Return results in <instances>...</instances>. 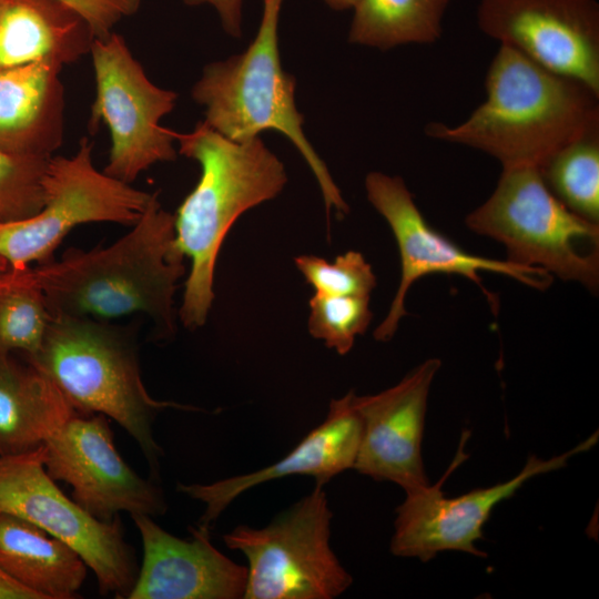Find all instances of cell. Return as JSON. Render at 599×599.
<instances>
[{"label":"cell","instance_id":"6da1fadb","mask_svg":"<svg viewBox=\"0 0 599 599\" xmlns=\"http://www.w3.org/2000/svg\"><path fill=\"white\" fill-rule=\"evenodd\" d=\"M184 258L175 244L174 215L162 209L155 193L139 221L111 245L70 248L32 272L53 317L111 321L144 314L170 336Z\"/></svg>","mask_w":599,"mask_h":599},{"label":"cell","instance_id":"7a4b0ae2","mask_svg":"<svg viewBox=\"0 0 599 599\" xmlns=\"http://www.w3.org/2000/svg\"><path fill=\"white\" fill-rule=\"evenodd\" d=\"M486 100L458 125L432 122L425 133L497 159L502 167L540 169L570 143L599 132L593 91L500 44L486 75Z\"/></svg>","mask_w":599,"mask_h":599},{"label":"cell","instance_id":"3957f363","mask_svg":"<svg viewBox=\"0 0 599 599\" xmlns=\"http://www.w3.org/2000/svg\"><path fill=\"white\" fill-rule=\"evenodd\" d=\"M179 153L196 161L201 175L174 215L175 244L191 261L179 317L189 329L203 326L214 301V270L222 243L237 217L274 199L287 182L280 159L258 138L230 140L204 121L173 131Z\"/></svg>","mask_w":599,"mask_h":599},{"label":"cell","instance_id":"277c9868","mask_svg":"<svg viewBox=\"0 0 599 599\" xmlns=\"http://www.w3.org/2000/svg\"><path fill=\"white\" fill-rule=\"evenodd\" d=\"M57 385L75 412L102 414L133 437L154 480L163 450L153 423L166 408L200 410L153 398L143 384L133 333L110 321L53 317L40 349L23 356Z\"/></svg>","mask_w":599,"mask_h":599},{"label":"cell","instance_id":"5b68a950","mask_svg":"<svg viewBox=\"0 0 599 599\" xmlns=\"http://www.w3.org/2000/svg\"><path fill=\"white\" fill-rule=\"evenodd\" d=\"M257 33L246 50L204 67L193 85V100L204 108V122L236 141L263 131L283 133L302 154L322 191L327 211L348 212L325 163L303 132L304 118L295 105V77L285 72L278 51V19L283 0H262Z\"/></svg>","mask_w":599,"mask_h":599},{"label":"cell","instance_id":"8992f818","mask_svg":"<svg viewBox=\"0 0 599 599\" xmlns=\"http://www.w3.org/2000/svg\"><path fill=\"white\" fill-rule=\"evenodd\" d=\"M465 223L501 243L510 263L598 291V252L581 253L577 242L597 245L599 225L570 211L549 190L538 167H504L493 194Z\"/></svg>","mask_w":599,"mask_h":599},{"label":"cell","instance_id":"52a82bcc","mask_svg":"<svg viewBox=\"0 0 599 599\" xmlns=\"http://www.w3.org/2000/svg\"><path fill=\"white\" fill-rule=\"evenodd\" d=\"M333 514L323 486L267 526H236L223 536L247 559L244 599H333L353 582L331 547Z\"/></svg>","mask_w":599,"mask_h":599},{"label":"cell","instance_id":"ba28073f","mask_svg":"<svg viewBox=\"0 0 599 599\" xmlns=\"http://www.w3.org/2000/svg\"><path fill=\"white\" fill-rule=\"evenodd\" d=\"M42 187L43 205L38 213L0 223V256L10 268L52 260L67 234L80 224L134 225L155 194L99 171L87 138L73 155L48 159Z\"/></svg>","mask_w":599,"mask_h":599},{"label":"cell","instance_id":"9c48e42d","mask_svg":"<svg viewBox=\"0 0 599 599\" xmlns=\"http://www.w3.org/2000/svg\"><path fill=\"white\" fill-rule=\"evenodd\" d=\"M90 54L95 99L89 128L93 133L101 122L108 126L111 145L103 171L131 184L152 165L176 159L173 130L160 121L175 108L177 93L154 84L114 31L94 39Z\"/></svg>","mask_w":599,"mask_h":599},{"label":"cell","instance_id":"30bf717a","mask_svg":"<svg viewBox=\"0 0 599 599\" xmlns=\"http://www.w3.org/2000/svg\"><path fill=\"white\" fill-rule=\"evenodd\" d=\"M0 511L31 521L71 547L94 572L102 595L128 598L139 571L120 517L99 520L67 497L48 475L41 446L0 457Z\"/></svg>","mask_w":599,"mask_h":599},{"label":"cell","instance_id":"8fae6325","mask_svg":"<svg viewBox=\"0 0 599 599\" xmlns=\"http://www.w3.org/2000/svg\"><path fill=\"white\" fill-rule=\"evenodd\" d=\"M468 437L469 432L465 430L453 463L436 485L406 493L405 500L396 508L389 545L393 555L417 558L423 562L443 551L486 557L476 541L483 538V527L493 509L509 499L529 479L566 467L571 457L588 451L599 439L597 430L573 448L549 459L530 455L521 470L509 480L448 498L441 485L465 460L464 448Z\"/></svg>","mask_w":599,"mask_h":599},{"label":"cell","instance_id":"7c38bea8","mask_svg":"<svg viewBox=\"0 0 599 599\" xmlns=\"http://www.w3.org/2000/svg\"><path fill=\"white\" fill-rule=\"evenodd\" d=\"M365 189L369 203L388 223L400 258L399 284L387 315L374 331L376 341L393 338L402 318L408 314L405 300L409 288L427 275L464 276L481 288L490 305H497V301L484 286L480 272L508 276L539 291L550 285L552 276L540 268L465 252L428 224L402 177L370 172L366 175Z\"/></svg>","mask_w":599,"mask_h":599},{"label":"cell","instance_id":"4fadbf2b","mask_svg":"<svg viewBox=\"0 0 599 599\" xmlns=\"http://www.w3.org/2000/svg\"><path fill=\"white\" fill-rule=\"evenodd\" d=\"M41 447L48 475L69 484L72 499L97 519L111 521L121 511L151 517L165 514L162 489L124 461L106 416L77 412Z\"/></svg>","mask_w":599,"mask_h":599},{"label":"cell","instance_id":"5bb4252c","mask_svg":"<svg viewBox=\"0 0 599 599\" xmlns=\"http://www.w3.org/2000/svg\"><path fill=\"white\" fill-rule=\"evenodd\" d=\"M477 23L500 44L599 95L596 0H479Z\"/></svg>","mask_w":599,"mask_h":599},{"label":"cell","instance_id":"9a60e30c","mask_svg":"<svg viewBox=\"0 0 599 599\" xmlns=\"http://www.w3.org/2000/svg\"><path fill=\"white\" fill-rule=\"evenodd\" d=\"M440 366V359L429 358L380 393L354 394L362 435L353 469L377 481H392L405 494L430 485L422 443L428 395Z\"/></svg>","mask_w":599,"mask_h":599},{"label":"cell","instance_id":"2e32d148","mask_svg":"<svg viewBox=\"0 0 599 599\" xmlns=\"http://www.w3.org/2000/svg\"><path fill=\"white\" fill-rule=\"evenodd\" d=\"M143 545V560L128 599L244 598L247 569L216 549L210 530L191 527L181 539L151 516L133 515Z\"/></svg>","mask_w":599,"mask_h":599},{"label":"cell","instance_id":"e0dca14e","mask_svg":"<svg viewBox=\"0 0 599 599\" xmlns=\"http://www.w3.org/2000/svg\"><path fill=\"white\" fill-rule=\"evenodd\" d=\"M354 392L333 399L324 420L307 433L280 460L252 473L220 479L211 484H181L177 491L204 504L197 527L210 530L221 514L243 493L261 484L303 475L317 486L327 484L338 474L353 469L357 457L362 425L354 408Z\"/></svg>","mask_w":599,"mask_h":599},{"label":"cell","instance_id":"ac0fdd59","mask_svg":"<svg viewBox=\"0 0 599 599\" xmlns=\"http://www.w3.org/2000/svg\"><path fill=\"white\" fill-rule=\"evenodd\" d=\"M63 65L38 61L0 70V150L50 158L64 133Z\"/></svg>","mask_w":599,"mask_h":599},{"label":"cell","instance_id":"d6986e66","mask_svg":"<svg viewBox=\"0 0 599 599\" xmlns=\"http://www.w3.org/2000/svg\"><path fill=\"white\" fill-rule=\"evenodd\" d=\"M94 39L87 20L62 0H0V70L70 64L90 53Z\"/></svg>","mask_w":599,"mask_h":599},{"label":"cell","instance_id":"ffe728a7","mask_svg":"<svg viewBox=\"0 0 599 599\" xmlns=\"http://www.w3.org/2000/svg\"><path fill=\"white\" fill-rule=\"evenodd\" d=\"M75 413L38 367L0 353V457L39 448Z\"/></svg>","mask_w":599,"mask_h":599},{"label":"cell","instance_id":"44dd1931","mask_svg":"<svg viewBox=\"0 0 599 599\" xmlns=\"http://www.w3.org/2000/svg\"><path fill=\"white\" fill-rule=\"evenodd\" d=\"M0 570L38 599H73L87 565L68 545L31 521L0 511Z\"/></svg>","mask_w":599,"mask_h":599},{"label":"cell","instance_id":"7402d4cb","mask_svg":"<svg viewBox=\"0 0 599 599\" xmlns=\"http://www.w3.org/2000/svg\"><path fill=\"white\" fill-rule=\"evenodd\" d=\"M450 0H358L348 41L388 50L436 42Z\"/></svg>","mask_w":599,"mask_h":599},{"label":"cell","instance_id":"603a6c76","mask_svg":"<svg viewBox=\"0 0 599 599\" xmlns=\"http://www.w3.org/2000/svg\"><path fill=\"white\" fill-rule=\"evenodd\" d=\"M52 319L30 266L0 274V353L34 355Z\"/></svg>","mask_w":599,"mask_h":599},{"label":"cell","instance_id":"cb8c5ba5","mask_svg":"<svg viewBox=\"0 0 599 599\" xmlns=\"http://www.w3.org/2000/svg\"><path fill=\"white\" fill-rule=\"evenodd\" d=\"M539 170L549 190L570 211L599 222V132L565 146Z\"/></svg>","mask_w":599,"mask_h":599},{"label":"cell","instance_id":"d4e9b609","mask_svg":"<svg viewBox=\"0 0 599 599\" xmlns=\"http://www.w3.org/2000/svg\"><path fill=\"white\" fill-rule=\"evenodd\" d=\"M308 305L309 334L339 355L352 349L356 337L366 332L373 318L369 296L315 293Z\"/></svg>","mask_w":599,"mask_h":599},{"label":"cell","instance_id":"484cf974","mask_svg":"<svg viewBox=\"0 0 599 599\" xmlns=\"http://www.w3.org/2000/svg\"><path fill=\"white\" fill-rule=\"evenodd\" d=\"M48 159L0 150V223L24 220L41 210Z\"/></svg>","mask_w":599,"mask_h":599},{"label":"cell","instance_id":"4316f807","mask_svg":"<svg viewBox=\"0 0 599 599\" xmlns=\"http://www.w3.org/2000/svg\"><path fill=\"white\" fill-rule=\"evenodd\" d=\"M294 262L317 294L370 296L376 286L370 264L356 251L338 255L333 263L315 255H300Z\"/></svg>","mask_w":599,"mask_h":599},{"label":"cell","instance_id":"83f0119b","mask_svg":"<svg viewBox=\"0 0 599 599\" xmlns=\"http://www.w3.org/2000/svg\"><path fill=\"white\" fill-rule=\"evenodd\" d=\"M183 2L189 6L207 4L212 7L225 32L234 38H241L243 0H183Z\"/></svg>","mask_w":599,"mask_h":599},{"label":"cell","instance_id":"f1b7e54d","mask_svg":"<svg viewBox=\"0 0 599 599\" xmlns=\"http://www.w3.org/2000/svg\"><path fill=\"white\" fill-rule=\"evenodd\" d=\"M0 599H38V597L0 570Z\"/></svg>","mask_w":599,"mask_h":599},{"label":"cell","instance_id":"f546056e","mask_svg":"<svg viewBox=\"0 0 599 599\" xmlns=\"http://www.w3.org/2000/svg\"><path fill=\"white\" fill-rule=\"evenodd\" d=\"M334 10H346L354 8L358 0H323Z\"/></svg>","mask_w":599,"mask_h":599},{"label":"cell","instance_id":"4dcf8cb0","mask_svg":"<svg viewBox=\"0 0 599 599\" xmlns=\"http://www.w3.org/2000/svg\"><path fill=\"white\" fill-rule=\"evenodd\" d=\"M10 268L8 262L0 256V274L7 272Z\"/></svg>","mask_w":599,"mask_h":599}]
</instances>
